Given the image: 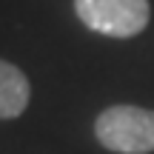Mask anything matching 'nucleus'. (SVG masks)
<instances>
[{"label": "nucleus", "instance_id": "nucleus-1", "mask_svg": "<svg viewBox=\"0 0 154 154\" xmlns=\"http://www.w3.org/2000/svg\"><path fill=\"white\" fill-rule=\"evenodd\" d=\"M94 137L111 154H151L154 151V111L143 106L117 103L94 120Z\"/></svg>", "mask_w": 154, "mask_h": 154}, {"label": "nucleus", "instance_id": "nucleus-3", "mask_svg": "<svg viewBox=\"0 0 154 154\" xmlns=\"http://www.w3.org/2000/svg\"><path fill=\"white\" fill-rule=\"evenodd\" d=\"M32 86L20 66L0 60V120H14L29 109Z\"/></svg>", "mask_w": 154, "mask_h": 154}, {"label": "nucleus", "instance_id": "nucleus-2", "mask_svg": "<svg viewBox=\"0 0 154 154\" xmlns=\"http://www.w3.org/2000/svg\"><path fill=\"white\" fill-rule=\"evenodd\" d=\"M74 11L86 29L114 40L143 34L151 20L149 0H74Z\"/></svg>", "mask_w": 154, "mask_h": 154}]
</instances>
